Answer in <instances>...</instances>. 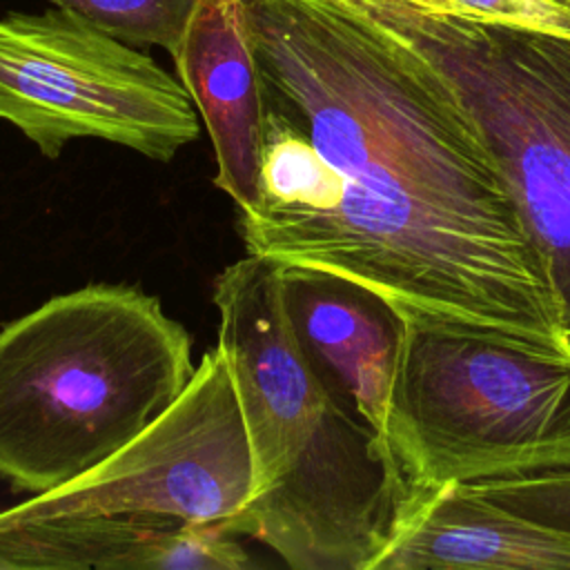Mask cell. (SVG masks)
<instances>
[{"label": "cell", "instance_id": "obj_3", "mask_svg": "<svg viewBox=\"0 0 570 570\" xmlns=\"http://www.w3.org/2000/svg\"><path fill=\"white\" fill-rule=\"evenodd\" d=\"M191 334L134 285L58 294L0 330V479L42 494L158 419L194 376Z\"/></svg>", "mask_w": 570, "mask_h": 570}, {"label": "cell", "instance_id": "obj_12", "mask_svg": "<svg viewBox=\"0 0 570 570\" xmlns=\"http://www.w3.org/2000/svg\"><path fill=\"white\" fill-rule=\"evenodd\" d=\"M134 47L174 53L198 0H49Z\"/></svg>", "mask_w": 570, "mask_h": 570}, {"label": "cell", "instance_id": "obj_10", "mask_svg": "<svg viewBox=\"0 0 570 570\" xmlns=\"http://www.w3.org/2000/svg\"><path fill=\"white\" fill-rule=\"evenodd\" d=\"M220 525L116 514L4 517L0 570H245L252 559Z\"/></svg>", "mask_w": 570, "mask_h": 570}, {"label": "cell", "instance_id": "obj_14", "mask_svg": "<svg viewBox=\"0 0 570 570\" xmlns=\"http://www.w3.org/2000/svg\"><path fill=\"white\" fill-rule=\"evenodd\" d=\"M468 485L510 510L570 530V470Z\"/></svg>", "mask_w": 570, "mask_h": 570}, {"label": "cell", "instance_id": "obj_8", "mask_svg": "<svg viewBox=\"0 0 570 570\" xmlns=\"http://www.w3.org/2000/svg\"><path fill=\"white\" fill-rule=\"evenodd\" d=\"M278 285L289 330L314 372L387 445L403 318L381 296L325 272L281 267Z\"/></svg>", "mask_w": 570, "mask_h": 570}, {"label": "cell", "instance_id": "obj_6", "mask_svg": "<svg viewBox=\"0 0 570 570\" xmlns=\"http://www.w3.org/2000/svg\"><path fill=\"white\" fill-rule=\"evenodd\" d=\"M0 120L49 160L76 138H98L169 163L200 136L178 78L60 7L0 16Z\"/></svg>", "mask_w": 570, "mask_h": 570}, {"label": "cell", "instance_id": "obj_5", "mask_svg": "<svg viewBox=\"0 0 570 570\" xmlns=\"http://www.w3.org/2000/svg\"><path fill=\"white\" fill-rule=\"evenodd\" d=\"M450 82L519 209L570 352V38L354 0Z\"/></svg>", "mask_w": 570, "mask_h": 570}, {"label": "cell", "instance_id": "obj_9", "mask_svg": "<svg viewBox=\"0 0 570 570\" xmlns=\"http://www.w3.org/2000/svg\"><path fill=\"white\" fill-rule=\"evenodd\" d=\"M171 58L209 134L214 183L245 212L258 198L267 109L243 0H198Z\"/></svg>", "mask_w": 570, "mask_h": 570}, {"label": "cell", "instance_id": "obj_4", "mask_svg": "<svg viewBox=\"0 0 570 570\" xmlns=\"http://www.w3.org/2000/svg\"><path fill=\"white\" fill-rule=\"evenodd\" d=\"M387 445L410 503L448 483L570 470V356L403 321Z\"/></svg>", "mask_w": 570, "mask_h": 570}, {"label": "cell", "instance_id": "obj_13", "mask_svg": "<svg viewBox=\"0 0 570 570\" xmlns=\"http://www.w3.org/2000/svg\"><path fill=\"white\" fill-rule=\"evenodd\" d=\"M419 11L470 18L570 38V4L563 0H401Z\"/></svg>", "mask_w": 570, "mask_h": 570}, {"label": "cell", "instance_id": "obj_11", "mask_svg": "<svg viewBox=\"0 0 570 570\" xmlns=\"http://www.w3.org/2000/svg\"><path fill=\"white\" fill-rule=\"evenodd\" d=\"M570 570V530L525 517L468 483L414 499L374 570Z\"/></svg>", "mask_w": 570, "mask_h": 570}, {"label": "cell", "instance_id": "obj_2", "mask_svg": "<svg viewBox=\"0 0 570 570\" xmlns=\"http://www.w3.org/2000/svg\"><path fill=\"white\" fill-rule=\"evenodd\" d=\"M278 278L276 263L245 254L212 285L256 470L254 497L223 530L294 570H374L412 494L385 441L305 358Z\"/></svg>", "mask_w": 570, "mask_h": 570}, {"label": "cell", "instance_id": "obj_1", "mask_svg": "<svg viewBox=\"0 0 570 570\" xmlns=\"http://www.w3.org/2000/svg\"><path fill=\"white\" fill-rule=\"evenodd\" d=\"M265 109L332 171L267 261L352 281L403 321L570 356L519 209L443 73L354 0H243Z\"/></svg>", "mask_w": 570, "mask_h": 570}, {"label": "cell", "instance_id": "obj_7", "mask_svg": "<svg viewBox=\"0 0 570 570\" xmlns=\"http://www.w3.org/2000/svg\"><path fill=\"white\" fill-rule=\"evenodd\" d=\"M256 490L254 454L232 363L214 345L180 396L129 443L4 517L116 514L225 525Z\"/></svg>", "mask_w": 570, "mask_h": 570}, {"label": "cell", "instance_id": "obj_15", "mask_svg": "<svg viewBox=\"0 0 570 570\" xmlns=\"http://www.w3.org/2000/svg\"><path fill=\"white\" fill-rule=\"evenodd\" d=\"M563 2H568V4H570V0H563Z\"/></svg>", "mask_w": 570, "mask_h": 570}]
</instances>
